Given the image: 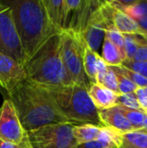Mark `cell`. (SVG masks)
<instances>
[{
	"mask_svg": "<svg viewBox=\"0 0 147 148\" xmlns=\"http://www.w3.org/2000/svg\"><path fill=\"white\" fill-rule=\"evenodd\" d=\"M73 123L47 125L28 132L31 148H74L78 144L73 136Z\"/></svg>",
	"mask_w": 147,
	"mask_h": 148,
	"instance_id": "6",
	"label": "cell"
},
{
	"mask_svg": "<svg viewBox=\"0 0 147 148\" xmlns=\"http://www.w3.org/2000/svg\"><path fill=\"white\" fill-rule=\"evenodd\" d=\"M88 94L98 110L107 109L118 105L120 95L98 83L91 84L88 88Z\"/></svg>",
	"mask_w": 147,
	"mask_h": 148,
	"instance_id": "14",
	"label": "cell"
},
{
	"mask_svg": "<svg viewBox=\"0 0 147 148\" xmlns=\"http://www.w3.org/2000/svg\"><path fill=\"white\" fill-rule=\"evenodd\" d=\"M98 111L100 119L104 127H110L121 134L136 131V129L124 115L119 105Z\"/></svg>",
	"mask_w": 147,
	"mask_h": 148,
	"instance_id": "13",
	"label": "cell"
},
{
	"mask_svg": "<svg viewBox=\"0 0 147 148\" xmlns=\"http://www.w3.org/2000/svg\"><path fill=\"white\" fill-rule=\"evenodd\" d=\"M111 69L118 74H120L129 79L132 82H133L135 85H137L139 88H146L147 87V78L125 68L122 65L120 66H110Z\"/></svg>",
	"mask_w": 147,
	"mask_h": 148,
	"instance_id": "22",
	"label": "cell"
},
{
	"mask_svg": "<svg viewBox=\"0 0 147 148\" xmlns=\"http://www.w3.org/2000/svg\"><path fill=\"white\" fill-rule=\"evenodd\" d=\"M0 148H31L29 146V141L24 143V144H22V145H15V144H12V143H10V142H7V141H4L3 140L0 139Z\"/></svg>",
	"mask_w": 147,
	"mask_h": 148,
	"instance_id": "31",
	"label": "cell"
},
{
	"mask_svg": "<svg viewBox=\"0 0 147 148\" xmlns=\"http://www.w3.org/2000/svg\"><path fill=\"white\" fill-rule=\"evenodd\" d=\"M103 127L92 124H79L73 127V136L77 144H82L98 140Z\"/></svg>",
	"mask_w": 147,
	"mask_h": 148,
	"instance_id": "17",
	"label": "cell"
},
{
	"mask_svg": "<svg viewBox=\"0 0 147 148\" xmlns=\"http://www.w3.org/2000/svg\"><path fill=\"white\" fill-rule=\"evenodd\" d=\"M103 2L101 1L100 4L94 9L80 36L85 44L97 53L104 40L107 27L113 24Z\"/></svg>",
	"mask_w": 147,
	"mask_h": 148,
	"instance_id": "10",
	"label": "cell"
},
{
	"mask_svg": "<svg viewBox=\"0 0 147 148\" xmlns=\"http://www.w3.org/2000/svg\"><path fill=\"white\" fill-rule=\"evenodd\" d=\"M12 13L24 56V63L54 34L59 33L49 21L42 0H3Z\"/></svg>",
	"mask_w": 147,
	"mask_h": 148,
	"instance_id": "1",
	"label": "cell"
},
{
	"mask_svg": "<svg viewBox=\"0 0 147 148\" xmlns=\"http://www.w3.org/2000/svg\"><path fill=\"white\" fill-rule=\"evenodd\" d=\"M124 36V51L126 60H133L139 46L146 43L135 35H123ZM125 59V60H126Z\"/></svg>",
	"mask_w": 147,
	"mask_h": 148,
	"instance_id": "23",
	"label": "cell"
},
{
	"mask_svg": "<svg viewBox=\"0 0 147 148\" xmlns=\"http://www.w3.org/2000/svg\"><path fill=\"white\" fill-rule=\"evenodd\" d=\"M105 36H107L124 55L125 58V51H124V36L122 33H120L114 26L113 24H110L107 27L105 31Z\"/></svg>",
	"mask_w": 147,
	"mask_h": 148,
	"instance_id": "25",
	"label": "cell"
},
{
	"mask_svg": "<svg viewBox=\"0 0 147 148\" xmlns=\"http://www.w3.org/2000/svg\"><path fill=\"white\" fill-rule=\"evenodd\" d=\"M118 105L123 106L125 108H127L129 109H134V110H144L135 94L134 93H130V94H126V95H120L118 97Z\"/></svg>",
	"mask_w": 147,
	"mask_h": 148,
	"instance_id": "26",
	"label": "cell"
},
{
	"mask_svg": "<svg viewBox=\"0 0 147 148\" xmlns=\"http://www.w3.org/2000/svg\"><path fill=\"white\" fill-rule=\"evenodd\" d=\"M136 22L138 23L139 26L140 27V29L144 31L147 33V16L146 17H142V18H139L138 20H136Z\"/></svg>",
	"mask_w": 147,
	"mask_h": 148,
	"instance_id": "32",
	"label": "cell"
},
{
	"mask_svg": "<svg viewBox=\"0 0 147 148\" xmlns=\"http://www.w3.org/2000/svg\"><path fill=\"white\" fill-rule=\"evenodd\" d=\"M25 79L23 66L0 52V88L9 93Z\"/></svg>",
	"mask_w": 147,
	"mask_h": 148,
	"instance_id": "11",
	"label": "cell"
},
{
	"mask_svg": "<svg viewBox=\"0 0 147 148\" xmlns=\"http://www.w3.org/2000/svg\"><path fill=\"white\" fill-rule=\"evenodd\" d=\"M141 108L146 111L147 110V87L146 88H138L134 92Z\"/></svg>",
	"mask_w": 147,
	"mask_h": 148,
	"instance_id": "29",
	"label": "cell"
},
{
	"mask_svg": "<svg viewBox=\"0 0 147 148\" xmlns=\"http://www.w3.org/2000/svg\"><path fill=\"white\" fill-rule=\"evenodd\" d=\"M142 130H145V131H147V114L145 121H144V123L142 125Z\"/></svg>",
	"mask_w": 147,
	"mask_h": 148,
	"instance_id": "33",
	"label": "cell"
},
{
	"mask_svg": "<svg viewBox=\"0 0 147 148\" xmlns=\"http://www.w3.org/2000/svg\"><path fill=\"white\" fill-rule=\"evenodd\" d=\"M0 52L23 66L24 56L16 33L10 8L0 1Z\"/></svg>",
	"mask_w": 147,
	"mask_h": 148,
	"instance_id": "7",
	"label": "cell"
},
{
	"mask_svg": "<svg viewBox=\"0 0 147 148\" xmlns=\"http://www.w3.org/2000/svg\"><path fill=\"white\" fill-rule=\"evenodd\" d=\"M115 73V72H114ZM118 81V88L120 95H126L130 93H134L138 89V86L132 82L129 79L125 77L124 75L115 73Z\"/></svg>",
	"mask_w": 147,
	"mask_h": 148,
	"instance_id": "27",
	"label": "cell"
},
{
	"mask_svg": "<svg viewBox=\"0 0 147 148\" xmlns=\"http://www.w3.org/2000/svg\"><path fill=\"white\" fill-rule=\"evenodd\" d=\"M136 62H147V44H140L133 58Z\"/></svg>",
	"mask_w": 147,
	"mask_h": 148,
	"instance_id": "30",
	"label": "cell"
},
{
	"mask_svg": "<svg viewBox=\"0 0 147 148\" xmlns=\"http://www.w3.org/2000/svg\"><path fill=\"white\" fill-rule=\"evenodd\" d=\"M46 13L51 23L62 32V25L64 16V0H42Z\"/></svg>",
	"mask_w": 147,
	"mask_h": 148,
	"instance_id": "18",
	"label": "cell"
},
{
	"mask_svg": "<svg viewBox=\"0 0 147 148\" xmlns=\"http://www.w3.org/2000/svg\"><path fill=\"white\" fill-rule=\"evenodd\" d=\"M116 148H147V133L142 129L120 133Z\"/></svg>",
	"mask_w": 147,
	"mask_h": 148,
	"instance_id": "16",
	"label": "cell"
},
{
	"mask_svg": "<svg viewBox=\"0 0 147 148\" xmlns=\"http://www.w3.org/2000/svg\"><path fill=\"white\" fill-rule=\"evenodd\" d=\"M22 126L26 132L58 123H70L55 108L43 88L27 79L8 93Z\"/></svg>",
	"mask_w": 147,
	"mask_h": 148,
	"instance_id": "2",
	"label": "cell"
},
{
	"mask_svg": "<svg viewBox=\"0 0 147 148\" xmlns=\"http://www.w3.org/2000/svg\"><path fill=\"white\" fill-rule=\"evenodd\" d=\"M106 3L111 22L120 33H122L123 35L141 36L142 37L145 36L146 32H144L140 29L136 20L132 18L124 11L112 6L108 3V1H106Z\"/></svg>",
	"mask_w": 147,
	"mask_h": 148,
	"instance_id": "12",
	"label": "cell"
},
{
	"mask_svg": "<svg viewBox=\"0 0 147 148\" xmlns=\"http://www.w3.org/2000/svg\"><path fill=\"white\" fill-rule=\"evenodd\" d=\"M84 46V52H83V66L86 75L88 76L91 84L97 83L96 77H97V68H98V62L101 56L92 50L89 47H88L85 42H83Z\"/></svg>",
	"mask_w": 147,
	"mask_h": 148,
	"instance_id": "19",
	"label": "cell"
},
{
	"mask_svg": "<svg viewBox=\"0 0 147 148\" xmlns=\"http://www.w3.org/2000/svg\"><path fill=\"white\" fill-rule=\"evenodd\" d=\"M134 20L147 16V0H136V2L123 10H120Z\"/></svg>",
	"mask_w": 147,
	"mask_h": 148,
	"instance_id": "24",
	"label": "cell"
},
{
	"mask_svg": "<svg viewBox=\"0 0 147 148\" xmlns=\"http://www.w3.org/2000/svg\"><path fill=\"white\" fill-rule=\"evenodd\" d=\"M146 133H147V131H146Z\"/></svg>",
	"mask_w": 147,
	"mask_h": 148,
	"instance_id": "35",
	"label": "cell"
},
{
	"mask_svg": "<svg viewBox=\"0 0 147 148\" xmlns=\"http://www.w3.org/2000/svg\"><path fill=\"white\" fill-rule=\"evenodd\" d=\"M61 37L62 57L72 83L82 85L89 88L91 83L86 75L83 66V41L80 36L69 31H62Z\"/></svg>",
	"mask_w": 147,
	"mask_h": 148,
	"instance_id": "5",
	"label": "cell"
},
{
	"mask_svg": "<svg viewBox=\"0 0 147 148\" xmlns=\"http://www.w3.org/2000/svg\"><path fill=\"white\" fill-rule=\"evenodd\" d=\"M101 58L108 66H120L126 59L121 51L107 37H104Z\"/></svg>",
	"mask_w": 147,
	"mask_h": 148,
	"instance_id": "20",
	"label": "cell"
},
{
	"mask_svg": "<svg viewBox=\"0 0 147 148\" xmlns=\"http://www.w3.org/2000/svg\"><path fill=\"white\" fill-rule=\"evenodd\" d=\"M120 106V105H119ZM122 113L126 117L128 121L133 125L136 130H141L144 121L146 117L147 113L145 110H134L129 109L123 106H120Z\"/></svg>",
	"mask_w": 147,
	"mask_h": 148,
	"instance_id": "21",
	"label": "cell"
},
{
	"mask_svg": "<svg viewBox=\"0 0 147 148\" xmlns=\"http://www.w3.org/2000/svg\"><path fill=\"white\" fill-rule=\"evenodd\" d=\"M61 34L52 35L23 64L26 79L30 82L41 87L72 84L62 57Z\"/></svg>",
	"mask_w": 147,
	"mask_h": 148,
	"instance_id": "3",
	"label": "cell"
},
{
	"mask_svg": "<svg viewBox=\"0 0 147 148\" xmlns=\"http://www.w3.org/2000/svg\"><path fill=\"white\" fill-rule=\"evenodd\" d=\"M41 87V86H40ZM58 112L70 123L104 127L88 88L76 83L59 87H42Z\"/></svg>",
	"mask_w": 147,
	"mask_h": 148,
	"instance_id": "4",
	"label": "cell"
},
{
	"mask_svg": "<svg viewBox=\"0 0 147 148\" xmlns=\"http://www.w3.org/2000/svg\"><path fill=\"white\" fill-rule=\"evenodd\" d=\"M143 38H144V41L146 42V43L147 44V33H146V34H145V36H143Z\"/></svg>",
	"mask_w": 147,
	"mask_h": 148,
	"instance_id": "34",
	"label": "cell"
},
{
	"mask_svg": "<svg viewBox=\"0 0 147 148\" xmlns=\"http://www.w3.org/2000/svg\"><path fill=\"white\" fill-rule=\"evenodd\" d=\"M120 132L103 127L101 135L96 140L78 144L74 148H116L119 143Z\"/></svg>",
	"mask_w": 147,
	"mask_h": 148,
	"instance_id": "15",
	"label": "cell"
},
{
	"mask_svg": "<svg viewBox=\"0 0 147 148\" xmlns=\"http://www.w3.org/2000/svg\"><path fill=\"white\" fill-rule=\"evenodd\" d=\"M97 0H64L62 31H69L80 36L94 9L100 4Z\"/></svg>",
	"mask_w": 147,
	"mask_h": 148,
	"instance_id": "8",
	"label": "cell"
},
{
	"mask_svg": "<svg viewBox=\"0 0 147 148\" xmlns=\"http://www.w3.org/2000/svg\"><path fill=\"white\" fill-rule=\"evenodd\" d=\"M125 68L147 78V62H136L133 60H124L121 63Z\"/></svg>",
	"mask_w": 147,
	"mask_h": 148,
	"instance_id": "28",
	"label": "cell"
},
{
	"mask_svg": "<svg viewBox=\"0 0 147 148\" xmlns=\"http://www.w3.org/2000/svg\"><path fill=\"white\" fill-rule=\"evenodd\" d=\"M0 139L22 145L28 142V133L23 128L16 109L9 99H5L0 108Z\"/></svg>",
	"mask_w": 147,
	"mask_h": 148,
	"instance_id": "9",
	"label": "cell"
}]
</instances>
